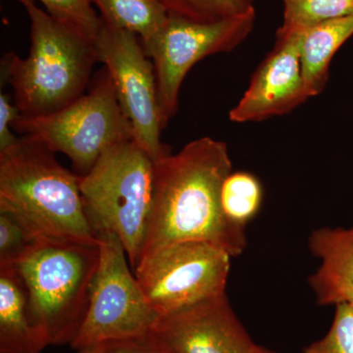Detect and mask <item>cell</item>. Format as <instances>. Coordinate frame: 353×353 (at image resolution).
Wrapping results in <instances>:
<instances>
[{
  "instance_id": "obj_9",
  "label": "cell",
  "mask_w": 353,
  "mask_h": 353,
  "mask_svg": "<svg viewBox=\"0 0 353 353\" xmlns=\"http://www.w3.org/2000/svg\"><path fill=\"white\" fill-rule=\"evenodd\" d=\"M255 9L216 22L169 15L163 27L143 43L157 74L160 108L166 125L178 112L179 94L188 73L203 58L229 52L254 27Z\"/></svg>"
},
{
  "instance_id": "obj_10",
  "label": "cell",
  "mask_w": 353,
  "mask_h": 353,
  "mask_svg": "<svg viewBox=\"0 0 353 353\" xmlns=\"http://www.w3.org/2000/svg\"><path fill=\"white\" fill-rule=\"evenodd\" d=\"M97 61L112 79L118 101L131 123L134 139L157 162L170 154L162 143L166 127L160 108L157 74L141 39L134 32L111 27L102 21L94 41Z\"/></svg>"
},
{
  "instance_id": "obj_3",
  "label": "cell",
  "mask_w": 353,
  "mask_h": 353,
  "mask_svg": "<svg viewBox=\"0 0 353 353\" xmlns=\"http://www.w3.org/2000/svg\"><path fill=\"white\" fill-rule=\"evenodd\" d=\"M31 20L29 57L7 53L1 78L14 90L21 115L57 112L85 94L97 55L94 43L44 12L34 0H19Z\"/></svg>"
},
{
  "instance_id": "obj_12",
  "label": "cell",
  "mask_w": 353,
  "mask_h": 353,
  "mask_svg": "<svg viewBox=\"0 0 353 353\" xmlns=\"http://www.w3.org/2000/svg\"><path fill=\"white\" fill-rule=\"evenodd\" d=\"M154 333L174 353H252L255 347L226 294L162 317Z\"/></svg>"
},
{
  "instance_id": "obj_7",
  "label": "cell",
  "mask_w": 353,
  "mask_h": 353,
  "mask_svg": "<svg viewBox=\"0 0 353 353\" xmlns=\"http://www.w3.org/2000/svg\"><path fill=\"white\" fill-rule=\"evenodd\" d=\"M99 241V266L87 313L71 343L75 350L152 333L161 319L130 270L119 238L108 233L101 234Z\"/></svg>"
},
{
  "instance_id": "obj_2",
  "label": "cell",
  "mask_w": 353,
  "mask_h": 353,
  "mask_svg": "<svg viewBox=\"0 0 353 353\" xmlns=\"http://www.w3.org/2000/svg\"><path fill=\"white\" fill-rule=\"evenodd\" d=\"M80 176L64 168L55 152L22 136L0 152V211L38 239L99 245L83 209Z\"/></svg>"
},
{
  "instance_id": "obj_8",
  "label": "cell",
  "mask_w": 353,
  "mask_h": 353,
  "mask_svg": "<svg viewBox=\"0 0 353 353\" xmlns=\"http://www.w3.org/2000/svg\"><path fill=\"white\" fill-rule=\"evenodd\" d=\"M231 257L213 243L181 241L145 253L134 273L162 318L226 294Z\"/></svg>"
},
{
  "instance_id": "obj_25",
  "label": "cell",
  "mask_w": 353,
  "mask_h": 353,
  "mask_svg": "<svg viewBox=\"0 0 353 353\" xmlns=\"http://www.w3.org/2000/svg\"><path fill=\"white\" fill-rule=\"evenodd\" d=\"M80 353H105L104 350V345H92L80 350Z\"/></svg>"
},
{
  "instance_id": "obj_26",
  "label": "cell",
  "mask_w": 353,
  "mask_h": 353,
  "mask_svg": "<svg viewBox=\"0 0 353 353\" xmlns=\"http://www.w3.org/2000/svg\"><path fill=\"white\" fill-rule=\"evenodd\" d=\"M252 353H275L272 352L270 350H266V348L259 347V345H255L254 348H253Z\"/></svg>"
},
{
  "instance_id": "obj_14",
  "label": "cell",
  "mask_w": 353,
  "mask_h": 353,
  "mask_svg": "<svg viewBox=\"0 0 353 353\" xmlns=\"http://www.w3.org/2000/svg\"><path fill=\"white\" fill-rule=\"evenodd\" d=\"M50 345L32 320L29 296L15 266H0V353H39Z\"/></svg>"
},
{
  "instance_id": "obj_24",
  "label": "cell",
  "mask_w": 353,
  "mask_h": 353,
  "mask_svg": "<svg viewBox=\"0 0 353 353\" xmlns=\"http://www.w3.org/2000/svg\"><path fill=\"white\" fill-rule=\"evenodd\" d=\"M19 109L12 104L6 92L0 94V152L8 150L17 143V137L12 132L14 121L20 115Z\"/></svg>"
},
{
  "instance_id": "obj_15",
  "label": "cell",
  "mask_w": 353,
  "mask_h": 353,
  "mask_svg": "<svg viewBox=\"0 0 353 353\" xmlns=\"http://www.w3.org/2000/svg\"><path fill=\"white\" fill-rule=\"evenodd\" d=\"M301 31V71L306 90L312 97L324 90L334 55L353 36V15L303 28Z\"/></svg>"
},
{
  "instance_id": "obj_19",
  "label": "cell",
  "mask_w": 353,
  "mask_h": 353,
  "mask_svg": "<svg viewBox=\"0 0 353 353\" xmlns=\"http://www.w3.org/2000/svg\"><path fill=\"white\" fill-rule=\"evenodd\" d=\"M169 15L197 22H216L255 9V0H157Z\"/></svg>"
},
{
  "instance_id": "obj_11",
  "label": "cell",
  "mask_w": 353,
  "mask_h": 353,
  "mask_svg": "<svg viewBox=\"0 0 353 353\" xmlns=\"http://www.w3.org/2000/svg\"><path fill=\"white\" fill-rule=\"evenodd\" d=\"M301 29L281 27L275 48L255 71L248 90L230 111L234 123L284 115L307 101L301 59Z\"/></svg>"
},
{
  "instance_id": "obj_6",
  "label": "cell",
  "mask_w": 353,
  "mask_h": 353,
  "mask_svg": "<svg viewBox=\"0 0 353 353\" xmlns=\"http://www.w3.org/2000/svg\"><path fill=\"white\" fill-rule=\"evenodd\" d=\"M12 130L70 158L79 176L92 170L108 150L134 139L106 68L95 76L90 92L57 112L41 117L18 116Z\"/></svg>"
},
{
  "instance_id": "obj_23",
  "label": "cell",
  "mask_w": 353,
  "mask_h": 353,
  "mask_svg": "<svg viewBox=\"0 0 353 353\" xmlns=\"http://www.w3.org/2000/svg\"><path fill=\"white\" fill-rule=\"evenodd\" d=\"M105 353H174L154 332L104 345Z\"/></svg>"
},
{
  "instance_id": "obj_22",
  "label": "cell",
  "mask_w": 353,
  "mask_h": 353,
  "mask_svg": "<svg viewBox=\"0 0 353 353\" xmlns=\"http://www.w3.org/2000/svg\"><path fill=\"white\" fill-rule=\"evenodd\" d=\"M304 353H353V305L338 304L333 324L321 340L311 343Z\"/></svg>"
},
{
  "instance_id": "obj_5",
  "label": "cell",
  "mask_w": 353,
  "mask_h": 353,
  "mask_svg": "<svg viewBox=\"0 0 353 353\" xmlns=\"http://www.w3.org/2000/svg\"><path fill=\"white\" fill-rule=\"evenodd\" d=\"M99 262V245L39 239L13 265L24 281L32 322L50 345H71L76 338Z\"/></svg>"
},
{
  "instance_id": "obj_1",
  "label": "cell",
  "mask_w": 353,
  "mask_h": 353,
  "mask_svg": "<svg viewBox=\"0 0 353 353\" xmlns=\"http://www.w3.org/2000/svg\"><path fill=\"white\" fill-rule=\"evenodd\" d=\"M232 172L226 143L210 137L154 162L152 217L143 255L190 241L213 243L232 257L240 255L246 246L245 227L228 220L221 208V189Z\"/></svg>"
},
{
  "instance_id": "obj_4",
  "label": "cell",
  "mask_w": 353,
  "mask_h": 353,
  "mask_svg": "<svg viewBox=\"0 0 353 353\" xmlns=\"http://www.w3.org/2000/svg\"><path fill=\"white\" fill-rule=\"evenodd\" d=\"M79 183L92 230L99 238L116 234L134 271L150 229L154 161L134 139H129L104 153L92 170L80 176Z\"/></svg>"
},
{
  "instance_id": "obj_18",
  "label": "cell",
  "mask_w": 353,
  "mask_h": 353,
  "mask_svg": "<svg viewBox=\"0 0 353 353\" xmlns=\"http://www.w3.org/2000/svg\"><path fill=\"white\" fill-rule=\"evenodd\" d=\"M287 29H303L353 15V0H283Z\"/></svg>"
},
{
  "instance_id": "obj_21",
  "label": "cell",
  "mask_w": 353,
  "mask_h": 353,
  "mask_svg": "<svg viewBox=\"0 0 353 353\" xmlns=\"http://www.w3.org/2000/svg\"><path fill=\"white\" fill-rule=\"evenodd\" d=\"M38 240L12 215L0 211V266L17 264Z\"/></svg>"
},
{
  "instance_id": "obj_17",
  "label": "cell",
  "mask_w": 353,
  "mask_h": 353,
  "mask_svg": "<svg viewBox=\"0 0 353 353\" xmlns=\"http://www.w3.org/2000/svg\"><path fill=\"white\" fill-rule=\"evenodd\" d=\"M263 190L259 179L246 172H232L221 189L223 214L234 224L245 227L259 212Z\"/></svg>"
},
{
  "instance_id": "obj_20",
  "label": "cell",
  "mask_w": 353,
  "mask_h": 353,
  "mask_svg": "<svg viewBox=\"0 0 353 353\" xmlns=\"http://www.w3.org/2000/svg\"><path fill=\"white\" fill-rule=\"evenodd\" d=\"M48 13L62 25L94 43L102 26L92 0H39Z\"/></svg>"
},
{
  "instance_id": "obj_13",
  "label": "cell",
  "mask_w": 353,
  "mask_h": 353,
  "mask_svg": "<svg viewBox=\"0 0 353 353\" xmlns=\"http://www.w3.org/2000/svg\"><path fill=\"white\" fill-rule=\"evenodd\" d=\"M309 248L322 261L309 280L318 303H350L353 299V227L315 230L309 236Z\"/></svg>"
},
{
  "instance_id": "obj_27",
  "label": "cell",
  "mask_w": 353,
  "mask_h": 353,
  "mask_svg": "<svg viewBox=\"0 0 353 353\" xmlns=\"http://www.w3.org/2000/svg\"><path fill=\"white\" fill-rule=\"evenodd\" d=\"M350 303H352V305H353V299H352V301H350Z\"/></svg>"
},
{
  "instance_id": "obj_16",
  "label": "cell",
  "mask_w": 353,
  "mask_h": 353,
  "mask_svg": "<svg viewBox=\"0 0 353 353\" xmlns=\"http://www.w3.org/2000/svg\"><path fill=\"white\" fill-rule=\"evenodd\" d=\"M101 19L117 29L134 32L141 43L148 41L165 25L169 14L157 0H92Z\"/></svg>"
}]
</instances>
